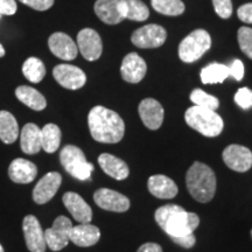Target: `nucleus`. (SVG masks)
<instances>
[{
    "label": "nucleus",
    "instance_id": "4be33fe9",
    "mask_svg": "<svg viewBox=\"0 0 252 252\" xmlns=\"http://www.w3.org/2000/svg\"><path fill=\"white\" fill-rule=\"evenodd\" d=\"M98 163L105 174L115 180H125L130 174L127 163L124 160L109 153H103L98 157Z\"/></svg>",
    "mask_w": 252,
    "mask_h": 252
},
{
    "label": "nucleus",
    "instance_id": "c03bdc74",
    "mask_svg": "<svg viewBox=\"0 0 252 252\" xmlns=\"http://www.w3.org/2000/svg\"><path fill=\"white\" fill-rule=\"evenodd\" d=\"M251 236H252V231H251Z\"/></svg>",
    "mask_w": 252,
    "mask_h": 252
},
{
    "label": "nucleus",
    "instance_id": "7ed1b4c3",
    "mask_svg": "<svg viewBox=\"0 0 252 252\" xmlns=\"http://www.w3.org/2000/svg\"><path fill=\"white\" fill-rule=\"evenodd\" d=\"M187 189L195 200L208 203L216 193V175L209 166L203 162H194L186 175Z\"/></svg>",
    "mask_w": 252,
    "mask_h": 252
},
{
    "label": "nucleus",
    "instance_id": "473e14b6",
    "mask_svg": "<svg viewBox=\"0 0 252 252\" xmlns=\"http://www.w3.org/2000/svg\"><path fill=\"white\" fill-rule=\"evenodd\" d=\"M237 37L241 50L252 60V28L241 27L238 30Z\"/></svg>",
    "mask_w": 252,
    "mask_h": 252
},
{
    "label": "nucleus",
    "instance_id": "37998d69",
    "mask_svg": "<svg viewBox=\"0 0 252 252\" xmlns=\"http://www.w3.org/2000/svg\"><path fill=\"white\" fill-rule=\"evenodd\" d=\"M0 252H4V248L1 247V244H0Z\"/></svg>",
    "mask_w": 252,
    "mask_h": 252
},
{
    "label": "nucleus",
    "instance_id": "ddd939ff",
    "mask_svg": "<svg viewBox=\"0 0 252 252\" xmlns=\"http://www.w3.org/2000/svg\"><path fill=\"white\" fill-rule=\"evenodd\" d=\"M77 48L88 61H96L103 52V43L99 34L91 28H84L77 35Z\"/></svg>",
    "mask_w": 252,
    "mask_h": 252
},
{
    "label": "nucleus",
    "instance_id": "f704fd0d",
    "mask_svg": "<svg viewBox=\"0 0 252 252\" xmlns=\"http://www.w3.org/2000/svg\"><path fill=\"white\" fill-rule=\"evenodd\" d=\"M214 8L220 18L229 19L232 14L231 0H213Z\"/></svg>",
    "mask_w": 252,
    "mask_h": 252
},
{
    "label": "nucleus",
    "instance_id": "6ab92c4d",
    "mask_svg": "<svg viewBox=\"0 0 252 252\" xmlns=\"http://www.w3.org/2000/svg\"><path fill=\"white\" fill-rule=\"evenodd\" d=\"M37 175V167L30 160L18 158L8 167V176L15 184H31Z\"/></svg>",
    "mask_w": 252,
    "mask_h": 252
},
{
    "label": "nucleus",
    "instance_id": "9d476101",
    "mask_svg": "<svg viewBox=\"0 0 252 252\" xmlns=\"http://www.w3.org/2000/svg\"><path fill=\"white\" fill-rule=\"evenodd\" d=\"M53 76L60 86L69 90L81 89L87 82V75L84 71L71 64L56 65L53 70Z\"/></svg>",
    "mask_w": 252,
    "mask_h": 252
},
{
    "label": "nucleus",
    "instance_id": "ea45409f",
    "mask_svg": "<svg viewBox=\"0 0 252 252\" xmlns=\"http://www.w3.org/2000/svg\"><path fill=\"white\" fill-rule=\"evenodd\" d=\"M173 242L185 249H190L194 247L195 243H196V238H195L194 234H190V235L184 236V237H179V238L173 239Z\"/></svg>",
    "mask_w": 252,
    "mask_h": 252
},
{
    "label": "nucleus",
    "instance_id": "bb28decb",
    "mask_svg": "<svg viewBox=\"0 0 252 252\" xmlns=\"http://www.w3.org/2000/svg\"><path fill=\"white\" fill-rule=\"evenodd\" d=\"M19 137L17 119L11 112L0 111V140L5 144H13Z\"/></svg>",
    "mask_w": 252,
    "mask_h": 252
},
{
    "label": "nucleus",
    "instance_id": "393cba45",
    "mask_svg": "<svg viewBox=\"0 0 252 252\" xmlns=\"http://www.w3.org/2000/svg\"><path fill=\"white\" fill-rule=\"evenodd\" d=\"M15 96L21 103H24L25 105H27L34 111H42L47 106V100L43 94L32 87L21 86L17 88Z\"/></svg>",
    "mask_w": 252,
    "mask_h": 252
},
{
    "label": "nucleus",
    "instance_id": "a18cd8bd",
    "mask_svg": "<svg viewBox=\"0 0 252 252\" xmlns=\"http://www.w3.org/2000/svg\"><path fill=\"white\" fill-rule=\"evenodd\" d=\"M0 18H1V15H0Z\"/></svg>",
    "mask_w": 252,
    "mask_h": 252
},
{
    "label": "nucleus",
    "instance_id": "e433bc0d",
    "mask_svg": "<svg viewBox=\"0 0 252 252\" xmlns=\"http://www.w3.org/2000/svg\"><path fill=\"white\" fill-rule=\"evenodd\" d=\"M229 76L235 78L236 81H242L244 77V64L241 60H235L229 67Z\"/></svg>",
    "mask_w": 252,
    "mask_h": 252
},
{
    "label": "nucleus",
    "instance_id": "1a4fd4ad",
    "mask_svg": "<svg viewBox=\"0 0 252 252\" xmlns=\"http://www.w3.org/2000/svg\"><path fill=\"white\" fill-rule=\"evenodd\" d=\"M223 161L230 169L244 173L252 167V152L242 145H230L223 151Z\"/></svg>",
    "mask_w": 252,
    "mask_h": 252
},
{
    "label": "nucleus",
    "instance_id": "5701e85b",
    "mask_svg": "<svg viewBox=\"0 0 252 252\" xmlns=\"http://www.w3.org/2000/svg\"><path fill=\"white\" fill-rule=\"evenodd\" d=\"M20 146L24 153L36 154L42 150L41 146V128L34 123H28L20 134Z\"/></svg>",
    "mask_w": 252,
    "mask_h": 252
},
{
    "label": "nucleus",
    "instance_id": "0eeeda50",
    "mask_svg": "<svg viewBox=\"0 0 252 252\" xmlns=\"http://www.w3.org/2000/svg\"><path fill=\"white\" fill-rule=\"evenodd\" d=\"M71 229V220L65 216H59L53 223L52 228L45 231L47 247L52 251H60L64 249L70 242Z\"/></svg>",
    "mask_w": 252,
    "mask_h": 252
},
{
    "label": "nucleus",
    "instance_id": "a211bd4d",
    "mask_svg": "<svg viewBox=\"0 0 252 252\" xmlns=\"http://www.w3.org/2000/svg\"><path fill=\"white\" fill-rule=\"evenodd\" d=\"M139 116L144 125L150 130H158L163 122V108L158 100L146 98L139 104Z\"/></svg>",
    "mask_w": 252,
    "mask_h": 252
},
{
    "label": "nucleus",
    "instance_id": "58836bf2",
    "mask_svg": "<svg viewBox=\"0 0 252 252\" xmlns=\"http://www.w3.org/2000/svg\"><path fill=\"white\" fill-rule=\"evenodd\" d=\"M17 9L15 0H0V15H13Z\"/></svg>",
    "mask_w": 252,
    "mask_h": 252
},
{
    "label": "nucleus",
    "instance_id": "4c0bfd02",
    "mask_svg": "<svg viewBox=\"0 0 252 252\" xmlns=\"http://www.w3.org/2000/svg\"><path fill=\"white\" fill-rule=\"evenodd\" d=\"M237 15L239 20L245 24H252V2L242 5L237 9Z\"/></svg>",
    "mask_w": 252,
    "mask_h": 252
},
{
    "label": "nucleus",
    "instance_id": "9b49d317",
    "mask_svg": "<svg viewBox=\"0 0 252 252\" xmlns=\"http://www.w3.org/2000/svg\"><path fill=\"white\" fill-rule=\"evenodd\" d=\"M97 206L108 212L125 213L130 208V200L118 191L109 188H100L94 194Z\"/></svg>",
    "mask_w": 252,
    "mask_h": 252
},
{
    "label": "nucleus",
    "instance_id": "f3484780",
    "mask_svg": "<svg viewBox=\"0 0 252 252\" xmlns=\"http://www.w3.org/2000/svg\"><path fill=\"white\" fill-rule=\"evenodd\" d=\"M63 204L78 223H90L93 220V210L83 197L74 191H68L62 197Z\"/></svg>",
    "mask_w": 252,
    "mask_h": 252
},
{
    "label": "nucleus",
    "instance_id": "b1692460",
    "mask_svg": "<svg viewBox=\"0 0 252 252\" xmlns=\"http://www.w3.org/2000/svg\"><path fill=\"white\" fill-rule=\"evenodd\" d=\"M94 9L104 24L117 25L124 20L119 9V0H97Z\"/></svg>",
    "mask_w": 252,
    "mask_h": 252
},
{
    "label": "nucleus",
    "instance_id": "6e6552de",
    "mask_svg": "<svg viewBox=\"0 0 252 252\" xmlns=\"http://www.w3.org/2000/svg\"><path fill=\"white\" fill-rule=\"evenodd\" d=\"M167 39V32L159 25H146L138 28L131 36L132 43L138 48H158L162 46Z\"/></svg>",
    "mask_w": 252,
    "mask_h": 252
},
{
    "label": "nucleus",
    "instance_id": "dca6fc26",
    "mask_svg": "<svg viewBox=\"0 0 252 252\" xmlns=\"http://www.w3.org/2000/svg\"><path fill=\"white\" fill-rule=\"evenodd\" d=\"M48 46L50 52L56 58L64 60V61H71L76 59L78 53L77 46L75 45L74 40L65 33L58 32V33L52 34L49 36Z\"/></svg>",
    "mask_w": 252,
    "mask_h": 252
},
{
    "label": "nucleus",
    "instance_id": "c756f323",
    "mask_svg": "<svg viewBox=\"0 0 252 252\" xmlns=\"http://www.w3.org/2000/svg\"><path fill=\"white\" fill-rule=\"evenodd\" d=\"M23 72L32 83H39L46 76V67L40 59L30 58L24 63Z\"/></svg>",
    "mask_w": 252,
    "mask_h": 252
},
{
    "label": "nucleus",
    "instance_id": "2eb2a0df",
    "mask_svg": "<svg viewBox=\"0 0 252 252\" xmlns=\"http://www.w3.org/2000/svg\"><path fill=\"white\" fill-rule=\"evenodd\" d=\"M147 71V65L145 60L137 53H130L123 60L121 74L122 78L127 83H139L143 81Z\"/></svg>",
    "mask_w": 252,
    "mask_h": 252
},
{
    "label": "nucleus",
    "instance_id": "cd10ccee",
    "mask_svg": "<svg viewBox=\"0 0 252 252\" xmlns=\"http://www.w3.org/2000/svg\"><path fill=\"white\" fill-rule=\"evenodd\" d=\"M61 144V130L58 125L47 124L41 128V146L47 153H54Z\"/></svg>",
    "mask_w": 252,
    "mask_h": 252
},
{
    "label": "nucleus",
    "instance_id": "20e7f679",
    "mask_svg": "<svg viewBox=\"0 0 252 252\" xmlns=\"http://www.w3.org/2000/svg\"><path fill=\"white\" fill-rule=\"evenodd\" d=\"M185 119L188 126L209 138L220 135L224 127V123L219 113L197 105L191 106L186 111Z\"/></svg>",
    "mask_w": 252,
    "mask_h": 252
},
{
    "label": "nucleus",
    "instance_id": "72a5a7b5",
    "mask_svg": "<svg viewBox=\"0 0 252 252\" xmlns=\"http://www.w3.org/2000/svg\"><path fill=\"white\" fill-rule=\"evenodd\" d=\"M235 102L243 110L252 109V90L249 88H241L235 94Z\"/></svg>",
    "mask_w": 252,
    "mask_h": 252
},
{
    "label": "nucleus",
    "instance_id": "f03ea898",
    "mask_svg": "<svg viewBox=\"0 0 252 252\" xmlns=\"http://www.w3.org/2000/svg\"><path fill=\"white\" fill-rule=\"evenodd\" d=\"M158 225L172 239L194 234L200 225V217L178 204H166L154 214Z\"/></svg>",
    "mask_w": 252,
    "mask_h": 252
},
{
    "label": "nucleus",
    "instance_id": "c9c22d12",
    "mask_svg": "<svg viewBox=\"0 0 252 252\" xmlns=\"http://www.w3.org/2000/svg\"><path fill=\"white\" fill-rule=\"evenodd\" d=\"M19 1L36 11H47L54 5V0H19Z\"/></svg>",
    "mask_w": 252,
    "mask_h": 252
},
{
    "label": "nucleus",
    "instance_id": "f257e3e1",
    "mask_svg": "<svg viewBox=\"0 0 252 252\" xmlns=\"http://www.w3.org/2000/svg\"><path fill=\"white\" fill-rule=\"evenodd\" d=\"M88 125L91 137L98 143H119L125 134V124L121 116L100 105L90 110Z\"/></svg>",
    "mask_w": 252,
    "mask_h": 252
},
{
    "label": "nucleus",
    "instance_id": "4468645a",
    "mask_svg": "<svg viewBox=\"0 0 252 252\" xmlns=\"http://www.w3.org/2000/svg\"><path fill=\"white\" fill-rule=\"evenodd\" d=\"M62 184V176L58 172H50L41 178L37 185L34 187L33 200L37 204H45L49 202L55 194L58 193L60 186Z\"/></svg>",
    "mask_w": 252,
    "mask_h": 252
},
{
    "label": "nucleus",
    "instance_id": "423d86ee",
    "mask_svg": "<svg viewBox=\"0 0 252 252\" xmlns=\"http://www.w3.org/2000/svg\"><path fill=\"white\" fill-rule=\"evenodd\" d=\"M212 39L209 33L204 30L191 32L179 45V58L185 63H193L197 61L210 49Z\"/></svg>",
    "mask_w": 252,
    "mask_h": 252
},
{
    "label": "nucleus",
    "instance_id": "aec40b11",
    "mask_svg": "<svg viewBox=\"0 0 252 252\" xmlns=\"http://www.w3.org/2000/svg\"><path fill=\"white\" fill-rule=\"evenodd\" d=\"M100 231L97 226L89 223H81L78 225H72L70 232V242L81 248L93 247L99 241Z\"/></svg>",
    "mask_w": 252,
    "mask_h": 252
},
{
    "label": "nucleus",
    "instance_id": "7c9ffc66",
    "mask_svg": "<svg viewBox=\"0 0 252 252\" xmlns=\"http://www.w3.org/2000/svg\"><path fill=\"white\" fill-rule=\"evenodd\" d=\"M152 7L158 13L168 17H178L185 12V4L181 0H151Z\"/></svg>",
    "mask_w": 252,
    "mask_h": 252
},
{
    "label": "nucleus",
    "instance_id": "f8f14e48",
    "mask_svg": "<svg viewBox=\"0 0 252 252\" xmlns=\"http://www.w3.org/2000/svg\"><path fill=\"white\" fill-rule=\"evenodd\" d=\"M25 241L31 252H46L45 231L41 228L39 220L33 215H27L23 220Z\"/></svg>",
    "mask_w": 252,
    "mask_h": 252
},
{
    "label": "nucleus",
    "instance_id": "2f4dec72",
    "mask_svg": "<svg viewBox=\"0 0 252 252\" xmlns=\"http://www.w3.org/2000/svg\"><path fill=\"white\" fill-rule=\"evenodd\" d=\"M190 100L195 104V105L201 106V108L204 109L213 110V111H216L220 106V100L217 99L216 97L207 94L206 91L201 89H195L191 91Z\"/></svg>",
    "mask_w": 252,
    "mask_h": 252
},
{
    "label": "nucleus",
    "instance_id": "a878e982",
    "mask_svg": "<svg viewBox=\"0 0 252 252\" xmlns=\"http://www.w3.org/2000/svg\"><path fill=\"white\" fill-rule=\"evenodd\" d=\"M119 9L123 19L145 21L150 17V9L140 0H119Z\"/></svg>",
    "mask_w": 252,
    "mask_h": 252
},
{
    "label": "nucleus",
    "instance_id": "c85d7f7f",
    "mask_svg": "<svg viewBox=\"0 0 252 252\" xmlns=\"http://www.w3.org/2000/svg\"><path fill=\"white\" fill-rule=\"evenodd\" d=\"M229 77V67L222 63H212L201 70V81L203 84L223 83Z\"/></svg>",
    "mask_w": 252,
    "mask_h": 252
},
{
    "label": "nucleus",
    "instance_id": "39448f33",
    "mask_svg": "<svg viewBox=\"0 0 252 252\" xmlns=\"http://www.w3.org/2000/svg\"><path fill=\"white\" fill-rule=\"evenodd\" d=\"M60 161L63 168L77 180H89L94 172L93 163L87 161L83 151L74 145H67L60 152Z\"/></svg>",
    "mask_w": 252,
    "mask_h": 252
},
{
    "label": "nucleus",
    "instance_id": "a19ab883",
    "mask_svg": "<svg viewBox=\"0 0 252 252\" xmlns=\"http://www.w3.org/2000/svg\"><path fill=\"white\" fill-rule=\"evenodd\" d=\"M137 252H162V249L157 243H145L138 249Z\"/></svg>",
    "mask_w": 252,
    "mask_h": 252
},
{
    "label": "nucleus",
    "instance_id": "412c9836",
    "mask_svg": "<svg viewBox=\"0 0 252 252\" xmlns=\"http://www.w3.org/2000/svg\"><path fill=\"white\" fill-rule=\"evenodd\" d=\"M150 193L158 198H173L178 195V186L171 178L166 175H152L147 182Z\"/></svg>",
    "mask_w": 252,
    "mask_h": 252
},
{
    "label": "nucleus",
    "instance_id": "79ce46f5",
    "mask_svg": "<svg viewBox=\"0 0 252 252\" xmlns=\"http://www.w3.org/2000/svg\"><path fill=\"white\" fill-rule=\"evenodd\" d=\"M2 56H5V49L1 46V43H0V58H2Z\"/></svg>",
    "mask_w": 252,
    "mask_h": 252
}]
</instances>
